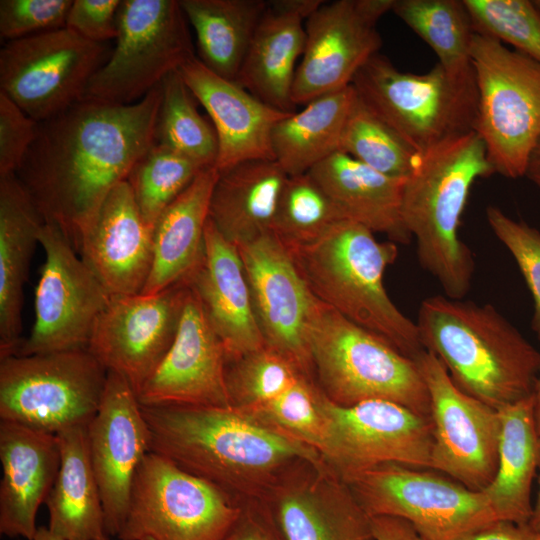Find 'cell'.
Instances as JSON below:
<instances>
[{
  "label": "cell",
  "mask_w": 540,
  "mask_h": 540,
  "mask_svg": "<svg viewBox=\"0 0 540 540\" xmlns=\"http://www.w3.org/2000/svg\"><path fill=\"white\" fill-rule=\"evenodd\" d=\"M476 33L540 63V12L529 0H464Z\"/></svg>",
  "instance_id": "obj_42"
},
{
  "label": "cell",
  "mask_w": 540,
  "mask_h": 540,
  "mask_svg": "<svg viewBox=\"0 0 540 540\" xmlns=\"http://www.w3.org/2000/svg\"><path fill=\"white\" fill-rule=\"evenodd\" d=\"M144 540H152V539H150V538H146V539H144Z\"/></svg>",
  "instance_id": "obj_58"
},
{
  "label": "cell",
  "mask_w": 540,
  "mask_h": 540,
  "mask_svg": "<svg viewBox=\"0 0 540 540\" xmlns=\"http://www.w3.org/2000/svg\"><path fill=\"white\" fill-rule=\"evenodd\" d=\"M91 464L104 511L105 532L118 536L136 470L150 451V432L129 383L108 371L100 407L87 426Z\"/></svg>",
  "instance_id": "obj_21"
},
{
  "label": "cell",
  "mask_w": 540,
  "mask_h": 540,
  "mask_svg": "<svg viewBox=\"0 0 540 540\" xmlns=\"http://www.w3.org/2000/svg\"><path fill=\"white\" fill-rule=\"evenodd\" d=\"M525 176L540 189V142L530 155Z\"/></svg>",
  "instance_id": "obj_51"
},
{
  "label": "cell",
  "mask_w": 540,
  "mask_h": 540,
  "mask_svg": "<svg viewBox=\"0 0 540 540\" xmlns=\"http://www.w3.org/2000/svg\"><path fill=\"white\" fill-rule=\"evenodd\" d=\"M0 533L32 540L36 516L61 464L57 435L0 422Z\"/></svg>",
  "instance_id": "obj_26"
},
{
  "label": "cell",
  "mask_w": 540,
  "mask_h": 540,
  "mask_svg": "<svg viewBox=\"0 0 540 540\" xmlns=\"http://www.w3.org/2000/svg\"><path fill=\"white\" fill-rule=\"evenodd\" d=\"M351 86L419 153L474 130L478 108L474 70L456 73L437 63L426 73L403 72L379 52L359 69Z\"/></svg>",
  "instance_id": "obj_7"
},
{
  "label": "cell",
  "mask_w": 540,
  "mask_h": 540,
  "mask_svg": "<svg viewBox=\"0 0 540 540\" xmlns=\"http://www.w3.org/2000/svg\"><path fill=\"white\" fill-rule=\"evenodd\" d=\"M106 51L67 27L8 41L0 50V92L35 121L48 120L84 97Z\"/></svg>",
  "instance_id": "obj_14"
},
{
  "label": "cell",
  "mask_w": 540,
  "mask_h": 540,
  "mask_svg": "<svg viewBox=\"0 0 540 540\" xmlns=\"http://www.w3.org/2000/svg\"><path fill=\"white\" fill-rule=\"evenodd\" d=\"M218 176L215 166L203 169L157 219L152 268L141 293L156 294L184 282L200 262Z\"/></svg>",
  "instance_id": "obj_30"
},
{
  "label": "cell",
  "mask_w": 540,
  "mask_h": 540,
  "mask_svg": "<svg viewBox=\"0 0 540 540\" xmlns=\"http://www.w3.org/2000/svg\"><path fill=\"white\" fill-rule=\"evenodd\" d=\"M499 411L501 431L497 469L481 492L499 520L528 525L532 482L540 464V437L533 417L532 395Z\"/></svg>",
  "instance_id": "obj_32"
},
{
  "label": "cell",
  "mask_w": 540,
  "mask_h": 540,
  "mask_svg": "<svg viewBox=\"0 0 540 540\" xmlns=\"http://www.w3.org/2000/svg\"><path fill=\"white\" fill-rule=\"evenodd\" d=\"M185 84L212 120L218 140L219 172L251 160H275L271 136L291 113L280 111L236 81L209 70L196 56L180 69Z\"/></svg>",
  "instance_id": "obj_24"
},
{
  "label": "cell",
  "mask_w": 540,
  "mask_h": 540,
  "mask_svg": "<svg viewBox=\"0 0 540 540\" xmlns=\"http://www.w3.org/2000/svg\"><path fill=\"white\" fill-rule=\"evenodd\" d=\"M44 221L16 173L0 177V359L22 341L23 287Z\"/></svg>",
  "instance_id": "obj_28"
},
{
  "label": "cell",
  "mask_w": 540,
  "mask_h": 540,
  "mask_svg": "<svg viewBox=\"0 0 540 540\" xmlns=\"http://www.w3.org/2000/svg\"><path fill=\"white\" fill-rule=\"evenodd\" d=\"M205 169L155 143L133 166L126 181L145 222L154 229L161 213Z\"/></svg>",
  "instance_id": "obj_39"
},
{
  "label": "cell",
  "mask_w": 540,
  "mask_h": 540,
  "mask_svg": "<svg viewBox=\"0 0 540 540\" xmlns=\"http://www.w3.org/2000/svg\"><path fill=\"white\" fill-rule=\"evenodd\" d=\"M223 540H282L256 501L244 503L243 511Z\"/></svg>",
  "instance_id": "obj_48"
},
{
  "label": "cell",
  "mask_w": 540,
  "mask_h": 540,
  "mask_svg": "<svg viewBox=\"0 0 540 540\" xmlns=\"http://www.w3.org/2000/svg\"><path fill=\"white\" fill-rule=\"evenodd\" d=\"M38 122L0 92V177L14 174L31 147Z\"/></svg>",
  "instance_id": "obj_46"
},
{
  "label": "cell",
  "mask_w": 540,
  "mask_h": 540,
  "mask_svg": "<svg viewBox=\"0 0 540 540\" xmlns=\"http://www.w3.org/2000/svg\"><path fill=\"white\" fill-rule=\"evenodd\" d=\"M32 540H65L53 534L48 527L40 526Z\"/></svg>",
  "instance_id": "obj_54"
},
{
  "label": "cell",
  "mask_w": 540,
  "mask_h": 540,
  "mask_svg": "<svg viewBox=\"0 0 540 540\" xmlns=\"http://www.w3.org/2000/svg\"><path fill=\"white\" fill-rule=\"evenodd\" d=\"M288 175L275 160H251L219 172L209 218L235 246L272 232Z\"/></svg>",
  "instance_id": "obj_31"
},
{
  "label": "cell",
  "mask_w": 540,
  "mask_h": 540,
  "mask_svg": "<svg viewBox=\"0 0 540 540\" xmlns=\"http://www.w3.org/2000/svg\"><path fill=\"white\" fill-rule=\"evenodd\" d=\"M395 0L323 2L306 20L305 49L297 65L296 106L351 85L359 69L382 47L378 20Z\"/></svg>",
  "instance_id": "obj_17"
},
{
  "label": "cell",
  "mask_w": 540,
  "mask_h": 540,
  "mask_svg": "<svg viewBox=\"0 0 540 540\" xmlns=\"http://www.w3.org/2000/svg\"><path fill=\"white\" fill-rule=\"evenodd\" d=\"M226 363L220 338L187 286L173 344L137 399L142 406L232 407Z\"/></svg>",
  "instance_id": "obj_22"
},
{
  "label": "cell",
  "mask_w": 540,
  "mask_h": 540,
  "mask_svg": "<svg viewBox=\"0 0 540 540\" xmlns=\"http://www.w3.org/2000/svg\"><path fill=\"white\" fill-rule=\"evenodd\" d=\"M107 375L88 349L0 359V419L54 435L87 427Z\"/></svg>",
  "instance_id": "obj_9"
},
{
  "label": "cell",
  "mask_w": 540,
  "mask_h": 540,
  "mask_svg": "<svg viewBox=\"0 0 540 540\" xmlns=\"http://www.w3.org/2000/svg\"><path fill=\"white\" fill-rule=\"evenodd\" d=\"M153 254V229L123 181L84 233L78 255L111 295H135L149 278Z\"/></svg>",
  "instance_id": "obj_23"
},
{
  "label": "cell",
  "mask_w": 540,
  "mask_h": 540,
  "mask_svg": "<svg viewBox=\"0 0 540 540\" xmlns=\"http://www.w3.org/2000/svg\"><path fill=\"white\" fill-rule=\"evenodd\" d=\"M532 398H533V417H534L537 433L540 437V368H539L538 376H537L536 383L534 386V390L532 393Z\"/></svg>",
  "instance_id": "obj_52"
},
{
  "label": "cell",
  "mask_w": 540,
  "mask_h": 540,
  "mask_svg": "<svg viewBox=\"0 0 540 540\" xmlns=\"http://www.w3.org/2000/svg\"><path fill=\"white\" fill-rule=\"evenodd\" d=\"M61 464L46 497L48 529L65 540H97L105 532L99 488L91 464L87 427L57 434Z\"/></svg>",
  "instance_id": "obj_33"
},
{
  "label": "cell",
  "mask_w": 540,
  "mask_h": 540,
  "mask_svg": "<svg viewBox=\"0 0 540 540\" xmlns=\"http://www.w3.org/2000/svg\"><path fill=\"white\" fill-rule=\"evenodd\" d=\"M416 325L423 349L468 395L497 410L532 395L540 353L493 306L434 295Z\"/></svg>",
  "instance_id": "obj_3"
},
{
  "label": "cell",
  "mask_w": 540,
  "mask_h": 540,
  "mask_svg": "<svg viewBox=\"0 0 540 540\" xmlns=\"http://www.w3.org/2000/svg\"><path fill=\"white\" fill-rule=\"evenodd\" d=\"M375 540H426L406 520L389 517H371Z\"/></svg>",
  "instance_id": "obj_50"
},
{
  "label": "cell",
  "mask_w": 540,
  "mask_h": 540,
  "mask_svg": "<svg viewBox=\"0 0 540 540\" xmlns=\"http://www.w3.org/2000/svg\"><path fill=\"white\" fill-rule=\"evenodd\" d=\"M323 2L267 1L236 82L264 103L296 112L292 88L305 49V22Z\"/></svg>",
  "instance_id": "obj_27"
},
{
  "label": "cell",
  "mask_w": 540,
  "mask_h": 540,
  "mask_svg": "<svg viewBox=\"0 0 540 540\" xmlns=\"http://www.w3.org/2000/svg\"><path fill=\"white\" fill-rule=\"evenodd\" d=\"M256 502L282 540H375L371 517L324 460L293 466Z\"/></svg>",
  "instance_id": "obj_20"
},
{
  "label": "cell",
  "mask_w": 540,
  "mask_h": 540,
  "mask_svg": "<svg viewBox=\"0 0 540 540\" xmlns=\"http://www.w3.org/2000/svg\"><path fill=\"white\" fill-rule=\"evenodd\" d=\"M39 245L45 262L35 290V319L16 356L88 349L95 322L111 294L60 229L44 223Z\"/></svg>",
  "instance_id": "obj_15"
},
{
  "label": "cell",
  "mask_w": 540,
  "mask_h": 540,
  "mask_svg": "<svg viewBox=\"0 0 540 540\" xmlns=\"http://www.w3.org/2000/svg\"><path fill=\"white\" fill-rule=\"evenodd\" d=\"M536 540H540V533H536Z\"/></svg>",
  "instance_id": "obj_57"
},
{
  "label": "cell",
  "mask_w": 540,
  "mask_h": 540,
  "mask_svg": "<svg viewBox=\"0 0 540 540\" xmlns=\"http://www.w3.org/2000/svg\"><path fill=\"white\" fill-rule=\"evenodd\" d=\"M120 0H74L66 27L96 43L116 39Z\"/></svg>",
  "instance_id": "obj_47"
},
{
  "label": "cell",
  "mask_w": 540,
  "mask_h": 540,
  "mask_svg": "<svg viewBox=\"0 0 540 540\" xmlns=\"http://www.w3.org/2000/svg\"><path fill=\"white\" fill-rule=\"evenodd\" d=\"M355 96L350 85L312 100L275 125L271 136L274 159L288 176L308 173L339 151Z\"/></svg>",
  "instance_id": "obj_34"
},
{
  "label": "cell",
  "mask_w": 540,
  "mask_h": 540,
  "mask_svg": "<svg viewBox=\"0 0 540 540\" xmlns=\"http://www.w3.org/2000/svg\"><path fill=\"white\" fill-rule=\"evenodd\" d=\"M162 99L156 124V143L204 168L215 166L218 140L214 127L198 112L194 96L179 70L161 83Z\"/></svg>",
  "instance_id": "obj_37"
},
{
  "label": "cell",
  "mask_w": 540,
  "mask_h": 540,
  "mask_svg": "<svg viewBox=\"0 0 540 540\" xmlns=\"http://www.w3.org/2000/svg\"><path fill=\"white\" fill-rule=\"evenodd\" d=\"M487 222L514 258L532 295L534 312L532 329L540 340V232L522 221H516L495 206L486 209Z\"/></svg>",
  "instance_id": "obj_44"
},
{
  "label": "cell",
  "mask_w": 540,
  "mask_h": 540,
  "mask_svg": "<svg viewBox=\"0 0 540 540\" xmlns=\"http://www.w3.org/2000/svg\"><path fill=\"white\" fill-rule=\"evenodd\" d=\"M161 84L128 105L83 97L38 122L16 175L44 223L78 254L81 239L111 191L156 143Z\"/></svg>",
  "instance_id": "obj_1"
},
{
  "label": "cell",
  "mask_w": 540,
  "mask_h": 540,
  "mask_svg": "<svg viewBox=\"0 0 540 540\" xmlns=\"http://www.w3.org/2000/svg\"><path fill=\"white\" fill-rule=\"evenodd\" d=\"M533 4L535 5V7L538 9V11L540 12V0H534L533 1Z\"/></svg>",
  "instance_id": "obj_55"
},
{
  "label": "cell",
  "mask_w": 540,
  "mask_h": 540,
  "mask_svg": "<svg viewBox=\"0 0 540 540\" xmlns=\"http://www.w3.org/2000/svg\"><path fill=\"white\" fill-rule=\"evenodd\" d=\"M236 247L266 345L286 356L314 381L308 336L319 300L273 232Z\"/></svg>",
  "instance_id": "obj_19"
},
{
  "label": "cell",
  "mask_w": 540,
  "mask_h": 540,
  "mask_svg": "<svg viewBox=\"0 0 540 540\" xmlns=\"http://www.w3.org/2000/svg\"><path fill=\"white\" fill-rule=\"evenodd\" d=\"M301 377L306 376L290 359L267 345L226 363L231 405L242 411L265 405Z\"/></svg>",
  "instance_id": "obj_41"
},
{
  "label": "cell",
  "mask_w": 540,
  "mask_h": 540,
  "mask_svg": "<svg viewBox=\"0 0 540 540\" xmlns=\"http://www.w3.org/2000/svg\"><path fill=\"white\" fill-rule=\"evenodd\" d=\"M470 57L478 90L474 131L494 173L525 176L540 142V63L476 32Z\"/></svg>",
  "instance_id": "obj_8"
},
{
  "label": "cell",
  "mask_w": 540,
  "mask_h": 540,
  "mask_svg": "<svg viewBox=\"0 0 540 540\" xmlns=\"http://www.w3.org/2000/svg\"><path fill=\"white\" fill-rule=\"evenodd\" d=\"M493 173L485 145L472 130L420 152L405 179V226L416 239L421 266L447 297L463 299L471 287L474 259L458 229L473 183Z\"/></svg>",
  "instance_id": "obj_4"
},
{
  "label": "cell",
  "mask_w": 540,
  "mask_h": 540,
  "mask_svg": "<svg viewBox=\"0 0 540 540\" xmlns=\"http://www.w3.org/2000/svg\"><path fill=\"white\" fill-rule=\"evenodd\" d=\"M341 478L370 517L406 520L426 540H454L499 520L483 492L430 468L387 463Z\"/></svg>",
  "instance_id": "obj_12"
},
{
  "label": "cell",
  "mask_w": 540,
  "mask_h": 540,
  "mask_svg": "<svg viewBox=\"0 0 540 540\" xmlns=\"http://www.w3.org/2000/svg\"><path fill=\"white\" fill-rule=\"evenodd\" d=\"M183 283L199 299L224 346L227 362L266 345L238 249L222 236L210 218L205 228L203 255Z\"/></svg>",
  "instance_id": "obj_25"
},
{
  "label": "cell",
  "mask_w": 540,
  "mask_h": 540,
  "mask_svg": "<svg viewBox=\"0 0 540 540\" xmlns=\"http://www.w3.org/2000/svg\"><path fill=\"white\" fill-rule=\"evenodd\" d=\"M244 504L149 451L131 487L120 540H223Z\"/></svg>",
  "instance_id": "obj_10"
},
{
  "label": "cell",
  "mask_w": 540,
  "mask_h": 540,
  "mask_svg": "<svg viewBox=\"0 0 540 540\" xmlns=\"http://www.w3.org/2000/svg\"><path fill=\"white\" fill-rule=\"evenodd\" d=\"M308 349L314 382L331 402L349 407L388 400L430 418L428 390L415 360L320 301Z\"/></svg>",
  "instance_id": "obj_6"
},
{
  "label": "cell",
  "mask_w": 540,
  "mask_h": 540,
  "mask_svg": "<svg viewBox=\"0 0 540 540\" xmlns=\"http://www.w3.org/2000/svg\"><path fill=\"white\" fill-rule=\"evenodd\" d=\"M344 220L309 173L289 176L282 190L272 232L286 246L308 244Z\"/></svg>",
  "instance_id": "obj_40"
},
{
  "label": "cell",
  "mask_w": 540,
  "mask_h": 540,
  "mask_svg": "<svg viewBox=\"0 0 540 540\" xmlns=\"http://www.w3.org/2000/svg\"><path fill=\"white\" fill-rule=\"evenodd\" d=\"M414 360L430 399V469L471 490L483 491L497 469L499 411L458 388L432 352L422 350Z\"/></svg>",
  "instance_id": "obj_16"
},
{
  "label": "cell",
  "mask_w": 540,
  "mask_h": 540,
  "mask_svg": "<svg viewBox=\"0 0 540 540\" xmlns=\"http://www.w3.org/2000/svg\"><path fill=\"white\" fill-rule=\"evenodd\" d=\"M97 540H110V539H109V536L107 534H104L101 537H99Z\"/></svg>",
  "instance_id": "obj_56"
},
{
  "label": "cell",
  "mask_w": 540,
  "mask_h": 540,
  "mask_svg": "<svg viewBox=\"0 0 540 540\" xmlns=\"http://www.w3.org/2000/svg\"><path fill=\"white\" fill-rule=\"evenodd\" d=\"M308 173L344 220L385 234L394 243L411 241L402 216L405 179L385 175L339 151Z\"/></svg>",
  "instance_id": "obj_29"
},
{
  "label": "cell",
  "mask_w": 540,
  "mask_h": 540,
  "mask_svg": "<svg viewBox=\"0 0 540 540\" xmlns=\"http://www.w3.org/2000/svg\"><path fill=\"white\" fill-rule=\"evenodd\" d=\"M454 540H536L529 525L496 520L469 531Z\"/></svg>",
  "instance_id": "obj_49"
},
{
  "label": "cell",
  "mask_w": 540,
  "mask_h": 540,
  "mask_svg": "<svg viewBox=\"0 0 540 540\" xmlns=\"http://www.w3.org/2000/svg\"><path fill=\"white\" fill-rule=\"evenodd\" d=\"M179 2L196 35L197 58L215 74L236 81L267 1Z\"/></svg>",
  "instance_id": "obj_35"
},
{
  "label": "cell",
  "mask_w": 540,
  "mask_h": 540,
  "mask_svg": "<svg viewBox=\"0 0 540 540\" xmlns=\"http://www.w3.org/2000/svg\"><path fill=\"white\" fill-rule=\"evenodd\" d=\"M186 292L181 282L156 294L111 295L95 322L88 350L136 395L173 344Z\"/></svg>",
  "instance_id": "obj_18"
},
{
  "label": "cell",
  "mask_w": 540,
  "mask_h": 540,
  "mask_svg": "<svg viewBox=\"0 0 540 540\" xmlns=\"http://www.w3.org/2000/svg\"><path fill=\"white\" fill-rule=\"evenodd\" d=\"M71 4V0H1V39L8 42L66 27Z\"/></svg>",
  "instance_id": "obj_45"
},
{
  "label": "cell",
  "mask_w": 540,
  "mask_h": 540,
  "mask_svg": "<svg viewBox=\"0 0 540 540\" xmlns=\"http://www.w3.org/2000/svg\"><path fill=\"white\" fill-rule=\"evenodd\" d=\"M286 248L320 302L410 358L424 350L416 322L384 286L385 270L398 255L396 243L380 242L368 228L339 220L314 241Z\"/></svg>",
  "instance_id": "obj_5"
},
{
  "label": "cell",
  "mask_w": 540,
  "mask_h": 540,
  "mask_svg": "<svg viewBox=\"0 0 540 540\" xmlns=\"http://www.w3.org/2000/svg\"><path fill=\"white\" fill-rule=\"evenodd\" d=\"M528 525L535 533H540V478L537 498L533 504L532 515Z\"/></svg>",
  "instance_id": "obj_53"
},
{
  "label": "cell",
  "mask_w": 540,
  "mask_h": 540,
  "mask_svg": "<svg viewBox=\"0 0 540 540\" xmlns=\"http://www.w3.org/2000/svg\"><path fill=\"white\" fill-rule=\"evenodd\" d=\"M115 40L84 97L133 104L195 57L188 21L177 0H122Z\"/></svg>",
  "instance_id": "obj_11"
},
{
  "label": "cell",
  "mask_w": 540,
  "mask_h": 540,
  "mask_svg": "<svg viewBox=\"0 0 540 540\" xmlns=\"http://www.w3.org/2000/svg\"><path fill=\"white\" fill-rule=\"evenodd\" d=\"M339 152L400 179L410 175L419 154L357 95L344 124Z\"/></svg>",
  "instance_id": "obj_38"
},
{
  "label": "cell",
  "mask_w": 540,
  "mask_h": 540,
  "mask_svg": "<svg viewBox=\"0 0 540 540\" xmlns=\"http://www.w3.org/2000/svg\"><path fill=\"white\" fill-rule=\"evenodd\" d=\"M150 451L244 504L293 466L323 461L311 446L234 407L142 406Z\"/></svg>",
  "instance_id": "obj_2"
},
{
  "label": "cell",
  "mask_w": 540,
  "mask_h": 540,
  "mask_svg": "<svg viewBox=\"0 0 540 540\" xmlns=\"http://www.w3.org/2000/svg\"><path fill=\"white\" fill-rule=\"evenodd\" d=\"M315 397L324 424L321 456L340 477L387 463L431 467L429 417L380 399L339 406L316 384Z\"/></svg>",
  "instance_id": "obj_13"
},
{
  "label": "cell",
  "mask_w": 540,
  "mask_h": 540,
  "mask_svg": "<svg viewBox=\"0 0 540 540\" xmlns=\"http://www.w3.org/2000/svg\"><path fill=\"white\" fill-rule=\"evenodd\" d=\"M244 412L279 428L321 454L324 424L316 403L315 382L309 378L301 377L275 399L256 410Z\"/></svg>",
  "instance_id": "obj_43"
},
{
  "label": "cell",
  "mask_w": 540,
  "mask_h": 540,
  "mask_svg": "<svg viewBox=\"0 0 540 540\" xmlns=\"http://www.w3.org/2000/svg\"><path fill=\"white\" fill-rule=\"evenodd\" d=\"M392 12L433 50L446 70H473L475 29L464 0H395Z\"/></svg>",
  "instance_id": "obj_36"
}]
</instances>
